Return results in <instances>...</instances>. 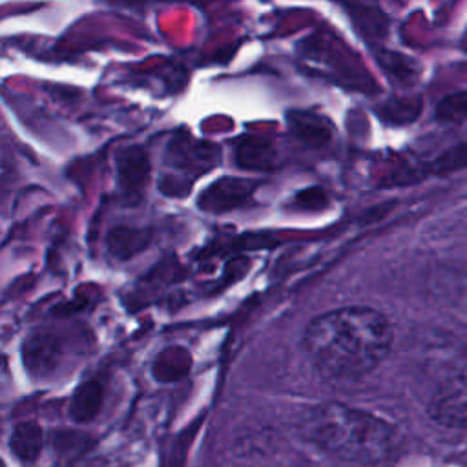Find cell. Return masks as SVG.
<instances>
[{
    "instance_id": "7",
    "label": "cell",
    "mask_w": 467,
    "mask_h": 467,
    "mask_svg": "<svg viewBox=\"0 0 467 467\" xmlns=\"http://www.w3.org/2000/svg\"><path fill=\"white\" fill-rule=\"evenodd\" d=\"M423 102L420 97H394L376 108L378 117L392 126H403L418 120Z\"/></svg>"
},
{
    "instance_id": "6",
    "label": "cell",
    "mask_w": 467,
    "mask_h": 467,
    "mask_svg": "<svg viewBox=\"0 0 467 467\" xmlns=\"http://www.w3.org/2000/svg\"><path fill=\"white\" fill-rule=\"evenodd\" d=\"M235 157L239 166L250 168V170H261V168H268L274 162V148L263 137L246 135L237 142Z\"/></svg>"
},
{
    "instance_id": "3",
    "label": "cell",
    "mask_w": 467,
    "mask_h": 467,
    "mask_svg": "<svg viewBox=\"0 0 467 467\" xmlns=\"http://www.w3.org/2000/svg\"><path fill=\"white\" fill-rule=\"evenodd\" d=\"M431 416L440 425L467 429V376L445 381L431 401Z\"/></svg>"
},
{
    "instance_id": "2",
    "label": "cell",
    "mask_w": 467,
    "mask_h": 467,
    "mask_svg": "<svg viewBox=\"0 0 467 467\" xmlns=\"http://www.w3.org/2000/svg\"><path fill=\"white\" fill-rule=\"evenodd\" d=\"M299 434L323 452L354 463H376L400 445L398 429L383 418L343 403H317L297 420Z\"/></svg>"
},
{
    "instance_id": "5",
    "label": "cell",
    "mask_w": 467,
    "mask_h": 467,
    "mask_svg": "<svg viewBox=\"0 0 467 467\" xmlns=\"http://www.w3.org/2000/svg\"><path fill=\"white\" fill-rule=\"evenodd\" d=\"M350 18L361 36L368 42H378L385 38L389 20L379 7L370 4H354L350 5Z\"/></svg>"
},
{
    "instance_id": "11",
    "label": "cell",
    "mask_w": 467,
    "mask_h": 467,
    "mask_svg": "<svg viewBox=\"0 0 467 467\" xmlns=\"http://www.w3.org/2000/svg\"><path fill=\"white\" fill-rule=\"evenodd\" d=\"M467 166V142L454 144L452 148L445 150L436 161L432 162V170L438 173H447L454 170H462Z\"/></svg>"
},
{
    "instance_id": "4",
    "label": "cell",
    "mask_w": 467,
    "mask_h": 467,
    "mask_svg": "<svg viewBox=\"0 0 467 467\" xmlns=\"http://www.w3.org/2000/svg\"><path fill=\"white\" fill-rule=\"evenodd\" d=\"M292 133L310 146H323L332 137L330 120L319 113L294 109L286 117Z\"/></svg>"
},
{
    "instance_id": "12",
    "label": "cell",
    "mask_w": 467,
    "mask_h": 467,
    "mask_svg": "<svg viewBox=\"0 0 467 467\" xmlns=\"http://www.w3.org/2000/svg\"><path fill=\"white\" fill-rule=\"evenodd\" d=\"M146 166V157L139 148H131L120 157V173L128 181H137L139 177H142Z\"/></svg>"
},
{
    "instance_id": "9",
    "label": "cell",
    "mask_w": 467,
    "mask_h": 467,
    "mask_svg": "<svg viewBox=\"0 0 467 467\" xmlns=\"http://www.w3.org/2000/svg\"><path fill=\"white\" fill-rule=\"evenodd\" d=\"M434 117L440 124H462L467 119V89L445 95L436 104Z\"/></svg>"
},
{
    "instance_id": "8",
    "label": "cell",
    "mask_w": 467,
    "mask_h": 467,
    "mask_svg": "<svg viewBox=\"0 0 467 467\" xmlns=\"http://www.w3.org/2000/svg\"><path fill=\"white\" fill-rule=\"evenodd\" d=\"M378 62L379 66L383 67V71L398 84H403V86H410L414 84V80L418 78V69H416V64L409 58V57H403L400 53H394V51H387V49H381L378 55Z\"/></svg>"
},
{
    "instance_id": "1",
    "label": "cell",
    "mask_w": 467,
    "mask_h": 467,
    "mask_svg": "<svg viewBox=\"0 0 467 467\" xmlns=\"http://www.w3.org/2000/svg\"><path fill=\"white\" fill-rule=\"evenodd\" d=\"M390 321L370 306H341L308 321L301 345L314 368L332 381H352L372 372L390 352Z\"/></svg>"
},
{
    "instance_id": "10",
    "label": "cell",
    "mask_w": 467,
    "mask_h": 467,
    "mask_svg": "<svg viewBox=\"0 0 467 467\" xmlns=\"http://www.w3.org/2000/svg\"><path fill=\"white\" fill-rule=\"evenodd\" d=\"M250 192V184L246 181H237V179H223L219 182H215L208 193H206V201L210 204L215 206H223V204H234L239 199H243L246 193Z\"/></svg>"
}]
</instances>
